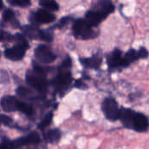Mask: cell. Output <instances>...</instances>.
Instances as JSON below:
<instances>
[{"mask_svg": "<svg viewBox=\"0 0 149 149\" xmlns=\"http://www.w3.org/2000/svg\"><path fill=\"white\" fill-rule=\"evenodd\" d=\"M119 119L121 120L125 127L137 132H145L148 128L149 123L148 118L144 114L135 113L130 109H120Z\"/></svg>", "mask_w": 149, "mask_h": 149, "instance_id": "obj_1", "label": "cell"}, {"mask_svg": "<svg viewBox=\"0 0 149 149\" xmlns=\"http://www.w3.org/2000/svg\"><path fill=\"white\" fill-rule=\"evenodd\" d=\"M26 82L38 91H45L47 87L45 70L39 65H34L33 70L26 73Z\"/></svg>", "mask_w": 149, "mask_h": 149, "instance_id": "obj_2", "label": "cell"}, {"mask_svg": "<svg viewBox=\"0 0 149 149\" xmlns=\"http://www.w3.org/2000/svg\"><path fill=\"white\" fill-rule=\"evenodd\" d=\"M95 27L92 26L86 19H78L72 25V31L76 38L81 40H88L96 38L99 34L95 31Z\"/></svg>", "mask_w": 149, "mask_h": 149, "instance_id": "obj_3", "label": "cell"}, {"mask_svg": "<svg viewBox=\"0 0 149 149\" xmlns=\"http://www.w3.org/2000/svg\"><path fill=\"white\" fill-rule=\"evenodd\" d=\"M107 63L109 70L111 71L122 69L128 66V65L127 64L124 58V55L122 54V52L119 49H114L113 51H112L110 53L107 55Z\"/></svg>", "mask_w": 149, "mask_h": 149, "instance_id": "obj_4", "label": "cell"}, {"mask_svg": "<svg viewBox=\"0 0 149 149\" xmlns=\"http://www.w3.org/2000/svg\"><path fill=\"white\" fill-rule=\"evenodd\" d=\"M102 111L107 120L115 121L120 118V109L118 107V103L113 98H106L102 102Z\"/></svg>", "mask_w": 149, "mask_h": 149, "instance_id": "obj_5", "label": "cell"}, {"mask_svg": "<svg viewBox=\"0 0 149 149\" xmlns=\"http://www.w3.org/2000/svg\"><path fill=\"white\" fill-rule=\"evenodd\" d=\"M70 68H64V67H59V73L57 76V78L54 79L53 84L55 87L60 92V93H65L70 86L72 83V74L71 72L69 71Z\"/></svg>", "mask_w": 149, "mask_h": 149, "instance_id": "obj_6", "label": "cell"}, {"mask_svg": "<svg viewBox=\"0 0 149 149\" xmlns=\"http://www.w3.org/2000/svg\"><path fill=\"white\" fill-rule=\"evenodd\" d=\"M34 55L35 58L43 64H50L57 58V56L52 52V51L45 45H38L34 52Z\"/></svg>", "mask_w": 149, "mask_h": 149, "instance_id": "obj_7", "label": "cell"}, {"mask_svg": "<svg viewBox=\"0 0 149 149\" xmlns=\"http://www.w3.org/2000/svg\"><path fill=\"white\" fill-rule=\"evenodd\" d=\"M149 52L145 48V47H141L139 50H134V49H130L129 51H127L125 54H124V58L127 62V64L128 65V66L141 59V58H148Z\"/></svg>", "mask_w": 149, "mask_h": 149, "instance_id": "obj_8", "label": "cell"}, {"mask_svg": "<svg viewBox=\"0 0 149 149\" xmlns=\"http://www.w3.org/2000/svg\"><path fill=\"white\" fill-rule=\"evenodd\" d=\"M25 51H26L25 47L16 44L14 46H12L9 49H6L4 52V55L10 60L18 61L24 58V56L25 54Z\"/></svg>", "mask_w": 149, "mask_h": 149, "instance_id": "obj_9", "label": "cell"}, {"mask_svg": "<svg viewBox=\"0 0 149 149\" xmlns=\"http://www.w3.org/2000/svg\"><path fill=\"white\" fill-rule=\"evenodd\" d=\"M93 9L107 17L110 14L114 12L115 5L111 0H98Z\"/></svg>", "mask_w": 149, "mask_h": 149, "instance_id": "obj_10", "label": "cell"}, {"mask_svg": "<svg viewBox=\"0 0 149 149\" xmlns=\"http://www.w3.org/2000/svg\"><path fill=\"white\" fill-rule=\"evenodd\" d=\"M80 63L82 65H84L86 68H90V69H98L101 65L102 63V55L101 53L98 52L94 54L93 56L90 58H82L79 59Z\"/></svg>", "mask_w": 149, "mask_h": 149, "instance_id": "obj_11", "label": "cell"}, {"mask_svg": "<svg viewBox=\"0 0 149 149\" xmlns=\"http://www.w3.org/2000/svg\"><path fill=\"white\" fill-rule=\"evenodd\" d=\"M34 21L39 24H49L55 20V16L45 9H40L33 15Z\"/></svg>", "mask_w": 149, "mask_h": 149, "instance_id": "obj_12", "label": "cell"}, {"mask_svg": "<svg viewBox=\"0 0 149 149\" xmlns=\"http://www.w3.org/2000/svg\"><path fill=\"white\" fill-rule=\"evenodd\" d=\"M106 18H107L106 16L102 15L101 13H100L99 11H97L93 9H91L90 10H88L86 13V17H85V19L93 27L98 26Z\"/></svg>", "mask_w": 149, "mask_h": 149, "instance_id": "obj_13", "label": "cell"}, {"mask_svg": "<svg viewBox=\"0 0 149 149\" xmlns=\"http://www.w3.org/2000/svg\"><path fill=\"white\" fill-rule=\"evenodd\" d=\"M18 100L13 96H4L1 100V107L4 112L10 113L17 110Z\"/></svg>", "mask_w": 149, "mask_h": 149, "instance_id": "obj_14", "label": "cell"}, {"mask_svg": "<svg viewBox=\"0 0 149 149\" xmlns=\"http://www.w3.org/2000/svg\"><path fill=\"white\" fill-rule=\"evenodd\" d=\"M61 137V134L60 131L58 129H52L48 131L45 135V139L47 142L49 143H56L59 141Z\"/></svg>", "mask_w": 149, "mask_h": 149, "instance_id": "obj_15", "label": "cell"}, {"mask_svg": "<svg viewBox=\"0 0 149 149\" xmlns=\"http://www.w3.org/2000/svg\"><path fill=\"white\" fill-rule=\"evenodd\" d=\"M3 19L5 21V22H8V23H10L13 26H19V24L18 22L16 20L15 18V13L10 10V9H7L4 10L3 14Z\"/></svg>", "mask_w": 149, "mask_h": 149, "instance_id": "obj_16", "label": "cell"}, {"mask_svg": "<svg viewBox=\"0 0 149 149\" xmlns=\"http://www.w3.org/2000/svg\"><path fill=\"white\" fill-rule=\"evenodd\" d=\"M39 4L47 10L55 11L58 10V4L55 0H39Z\"/></svg>", "mask_w": 149, "mask_h": 149, "instance_id": "obj_17", "label": "cell"}, {"mask_svg": "<svg viewBox=\"0 0 149 149\" xmlns=\"http://www.w3.org/2000/svg\"><path fill=\"white\" fill-rule=\"evenodd\" d=\"M24 33L31 38H37L39 39V33H40V30L34 27V26H24L23 28Z\"/></svg>", "mask_w": 149, "mask_h": 149, "instance_id": "obj_18", "label": "cell"}, {"mask_svg": "<svg viewBox=\"0 0 149 149\" xmlns=\"http://www.w3.org/2000/svg\"><path fill=\"white\" fill-rule=\"evenodd\" d=\"M17 110L20 111L21 113L26 114V115H31L33 113V108L28 105L27 103L22 102V101H18L17 103Z\"/></svg>", "mask_w": 149, "mask_h": 149, "instance_id": "obj_19", "label": "cell"}, {"mask_svg": "<svg viewBox=\"0 0 149 149\" xmlns=\"http://www.w3.org/2000/svg\"><path fill=\"white\" fill-rule=\"evenodd\" d=\"M52 118H53V116H52V113L46 114L45 116V118L38 124V128L39 129H45L47 127H49L51 125V123L52 121Z\"/></svg>", "mask_w": 149, "mask_h": 149, "instance_id": "obj_20", "label": "cell"}, {"mask_svg": "<svg viewBox=\"0 0 149 149\" xmlns=\"http://www.w3.org/2000/svg\"><path fill=\"white\" fill-rule=\"evenodd\" d=\"M25 138V141H26V144L27 145H31V144H38L39 141H40V138H39V135L36 133V132H33L30 134H28Z\"/></svg>", "mask_w": 149, "mask_h": 149, "instance_id": "obj_21", "label": "cell"}, {"mask_svg": "<svg viewBox=\"0 0 149 149\" xmlns=\"http://www.w3.org/2000/svg\"><path fill=\"white\" fill-rule=\"evenodd\" d=\"M13 40L16 42V44H17V45H23V46H24V47H25L26 49H27V48H29V44L27 43V40H26V38H24V35L17 33V34H16V35L13 37Z\"/></svg>", "mask_w": 149, "mask_h": 149, "instance_id": "obj_22", "label": "cell"}, {"mask_svg": "<svg viewBox=\"0 0 149 149\" xmlns=\"http://www.w3.org/2000/svg\"><path fill=\"white\" fill-rule=\"evenodd\" d=\"M17 94L22 98H29L32 93L31 91L27 88V87H24V86H19L17 89Z\"/></svg>", "mask_w": 149, "mask_h": 149, "instance_id": "obj_23", "label": "cell"}, {"mask_svg": "<svg viewBox=\"0 0 149 149\" xmlns=\"http://www.w3.org/2000/svg\"><path fill=\"white\" fill-rule=\"evenodd\" d=\"M8 2L12 5H17L20 7H26L31 3V0H8Z\"/></svg>", "mask_w": 149, "mask_h": 149, "instance_id": "obj_24", "label": "cell"}, {"mask_svg": "<svg viewBox=\"0 0 149 149\" xmlns=\"http://www.w3.org/2000/svg\"><path fill=\"white\" fill-rule=\"evenodd\" d=\"M39 39L44 40V41H47V42H51L52 40V36L49 31H41L40 30V33H39Z\"/></svg>", "mask_w": 149, "mask_h": 149, "instance_id": "obj_25", "label": "cell"}, {"mask_svg": "<svg viewBox=\"0 0 149 149\" xmlns=\"http://www.w3.org/2000/svg\"><path fill=\"white\" fill-rule=\"evenodd\" d=\"M11 39H13V37L10 33L6 32L5 31H3L2 29H0V42H3V41H10Z\"/></svg>", "mask_w": 149, "mask_h": 149, "instance_id": "obj_26", "label": "cell"}, {"mask_svg": "<svg viewBox=\"0 0 149 149\" xmlns=\"http://www.w3.org/2000/svg\"><path fill=\"white\" fill-rule=\"evenodd\" d=\"M0 121H1L2 124H3L5 126H8V125H10L12 122V120L10 117H8L7 115L3 114V115L0 116Z\"/></svg>", "mask_w": 149, "mask_h": 149, "instance_id": "obj_27", "label": "cell"}, {"mask_svg": "<svg viewBox=\"0 0 149 149\" xmlns=\"http://www.w3.org/2000/svg\"><path fill=\"white\" fill-rule=\"evenodd\" d=\"M75 86L78 87V88H81V89H84V88H86V84L82 81V80H77L76 81V84H75Z\"/></svg>", "mask_w": 149, "mask_h": 149, "instance_id": "obj_28", "label": "cell"}, {"mask_svg": "<svg viewBox=\"0 0 149 149\" xmlns=\"http://www.w3.org/2000/svg\"><path fill=\"white\" fill-rule=\"evenodd\" d=\"M3 6V0H0V10H2Z\"/></svg>", "mask_w": 149, "mask_h": 149, "instance_id": "obj_29", "label": "cell"}, {"mask_svg": "<svg viewBox=\"0 0 149 149\" xmlns=\"http://www.w3.org/2000/svg\"><path fill=\"white\" fill-rule=\"evenodd\" d=\"M0 124H1V121H0Z\"/></svg>", "mask_w": 149, "mask_h": 149, "instance_id": "obj_30", "label": "cell"}, {"mask_svg": "<svg viewBox=\"0 0 149 149\" xmlns=\"http://www.w3.org/2000/svg\"><path fill=\"white\" fill-rule=\"evenodd\" d=\"M0 55H1V52H0Z\"/></svg>", "mask_w": 149, "mask_h": 149, "instance_id": "obj_31", "label": "cell"}, {"mask_svg": "<svg viewBox=\"0 0 149 149\" xmlns=\"http://www.w3.org/2000/svg\"><path fill=\"white\" fill-rule=\"evenodd\" d=\"M0 149H1V148H0Z\"/></svg>", "mask_w": 149, "mask_h": 149, "instance_id": "obj_32", "label": "cell"}]
</instances>
